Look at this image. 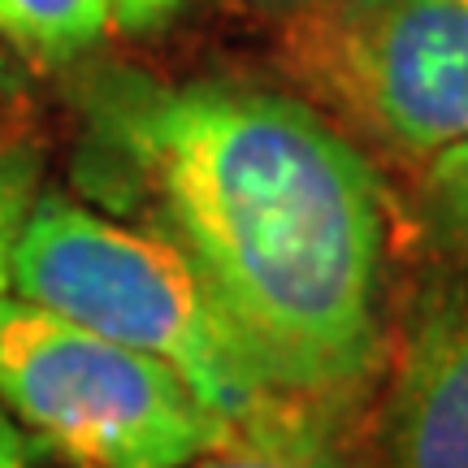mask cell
Here are the masks:
<instances>
[{
    "instance_id": "6da1fadb",
    "label": "cell",
    "mask_w": 468,
    "mask_h": 468,
    "mask_svg": "<svg viewBox=\"0 0 468 468\" xmlns=\"http://www.w3.org/2000/svg\"><path fill=\"white\" fill-rule=\"evenodd\" d=\"M87 169L165 239L291 399L365 390L382 365L390 221L365 152L295 96L221 79H104Z\"/></svg>"
},
{
    "instance_id": "7a4b0ae2",
    "label": "cell",
    "mask_w": 468,
    "mask_h": 468,
    "mask_svg": "<svg viewBox=\"0 0 468 468\" xmlns=\"http://www.w3.org/2000/svg\"><path fill=\"white\" fill-rule=\"evenodd\" d=\"M9 295L161 360L226 425L282 399L165 239L66 196L35 200Z\"/></svg>"
},
{
    "instance_id": "3957f363",
    "label": "cell",
    "mask_w": 468,
    "mask_h": 468,
    "mask_svg": "<svg viewBox=\"0 0 468 468\" xmlns=\"http://www.w3.org/2000/svg\"><path fill=\"white\" fill-rule=\"evenodd\" d=\"M0 403L69 468H186L234 430L161 360L17 295H0Z\"/></svg>"
},
{
    "instance_id": "277c9868",
    "label": "cell",
    "mask_w": 468,
    "mask_h": 468,
    "mask_svg": "<svg viewBox=\"0 0 468 468\" xmlns=\"http://www.w3.org/2000/svg\"><path fill=\"white\" fill-rule=\"evenodd\" d=\"M282 61L382 148L430 161L468 144V0H300Z\"/></svg>"
},
{
    "instance_id": "5b68a950",
    "label": "cell",
    "mask_w": 468,
    "mask_h": 468,
    "mask_svg": "<svg viewBox=\"0 0 468 468\" xmlns=\"http://www.w3.org/2000/svg\"><path fill=\"white\" fill-rule=\"evenodd\" d=\"M382 434L390 468H468V286L417 313L390 373Z\"/></svg>"
},
{
    "instance_id": "8992f818",
    "label": "cell",
    "mask_w": 468,
    "mask_h": 468,
    "mask_svg": "<svg viewBox=\"0 0 468 468\" xmlns=\"http://www.w3.org/2000/svg\"><path fill=\"white\" fill-rule=\"evenodd\" d=\"M186 468H356L308 399L282 395Z\"/></svg>"
},
{
    "instance_id": "52a82bcc",
    "label": "cell",
    "mask_w": 468,
    "mask_h": 468,
    "mask_svg": "<svg viewBox=\"0 0 468 468\" xmlns=\"http://www.w3.org/2000/svg\"><path fill=\"white\" fill-rule=\"evenodd\" d=\"M113 27V0H0V39L39 61H69Z\"/></svg>"
},
{
    "instance_id": "ba28073f",
    "label": "cell",
    "mask_w": 468,
    "mask_h": 468,
    "mask_svg": "<svg viewBox=\"0 0 468 468\" xmlns=\"http://www.w3.org/2000/svg\"><path fill=\"white\" fill-rule=\"evenodd\" d=\"M420 196H425V208L438 230L452 243L468 248V144H455L425 161Z\"/></svg>"
},
{
    "instance_id": "9c48e42d",
    "label": "cell",
    "mask_w": 468,
    "mask_h": 468,
    "mask_svg": "<svg viewBox=\"0 0 468 468\" xmlns=\"http://www.w3.org/2000/svg\"><path fill=\"white\" fill-rule=\"evenodd\" d=\"M35 208V165L27 152L0 144V295L14 282V251Z\"/></svg>"
},
{
    "instance_id": "30bf717a",
    "label": "cell",
    "mask_w": 468,
    "mask_h": 468,
    "mask_svg": "<svg viewBox=\"0 0 468 468\" xmlns=\"http://www.w3.org/2000/svg\"><path fill=\"white\" fill-rule=\"evenodd\" d=\"M186 0H113V27L126 35H144L165 27Z\"/></svg>"
},
{
    "instance_id": "8fae6325",
    "label": "cell",
    "mask_w": 468,
    "mask_h": 468,
    "mask_svg": "<svg viewBox=\"0 0 468 468\" xmlns=\"http://www.w3.org/2000/svg\"><path fill=\"white\" fill-rule=\"evenodd\" d=\"M0 468H27V442L5 412H0Z\"/></svg>"
},
{
    "instance_id": "7c38bea8",
    "label": "cell",
    "mask_w": 468,
    "mask_h": 468,
    "mask_svg": "<svg viewBox=\"0 0 468 468\" xmlns=\"http://www.w3.org/2000/svg\"><path fill=\"white\" fill-rule=\"evenodd\" d=\"M261 5H273V9H295L300 0H261Z\"/></svg>"
}]
</instances>
